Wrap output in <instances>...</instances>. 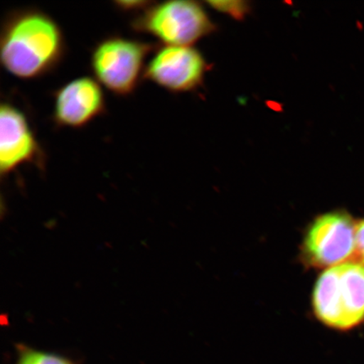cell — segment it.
I'll return each mask as SVG.
<instances>
[{
  "label": "cell",
  "instance_id": "6da1fadb",
  "mask_svg": "<svg viewBox=\"0 0 364 364\" xmlns=\"http://www.w3.org/2000/svg\"><path fill=\"white\" fill-rule=\"evenodd\" d=\"M67 53L65 33L48 14L35 7L16 9L0 31V63L18 79L42 78L61 65Z\"/></svg>",
  "mask_w": 364,
  "mask_h": 364
},
{
  "label": "cell",
  "instance_id": "7a4b0ae2",
  "mask_svg": "<svg viewBox=\"0 0 364 364\" xmlns=\"http://www.w3.org/2000/svg\"><path fill=\"white\" fill-rule=\"evenodd\" d=\"M313 307L318 320L340 331L364 321V267L346 262L328 268L317 281Z\"/></svg>",
  "mask_w": 364,
  "mask_h": 364
},
{
  "label": "cell",
  "instance_id": "3957f363",
  "mask_svg": "<svg viewBox=\"0 0 364 364\" xmlns=\"http://www.w3.org/2000/svg\"><path fill=\"white\" fill-rule=\"evenodd\" d=\"M157 47L119 35L107 36L90 53V70L102 87L117 97H129L144 80L147 60Z\"/></svg>",
  "mask_w": 364,
  "mask_h": 364
},
{
  "label": "cell",
  "instance_id": "277c9868",
  "mask_svg": "<svg viewBox=\"0 0 364 364\" xmlns=\"http://www.w3.org/2000/svg\"><path fill=\"white\" fill-rule=\"evenodd\" d=\"M130 26L134 33L151 36L164 46H192L213 30L204 8L190 0L153 1L136 14Z\"/></svg>",
  "mask_w": 364,
  "mask_h": 364
},
{
  "label": "cell",
  "instance_id": "5b68a950",
  "mask_svg": "<svg viewBox=\"0 0 364 364\" xmlns=\"http://www.w3.org/2000/svg\"><path fill=\"white\" fill-rule=\"evenodd\" d=\"M356 230L351 216L332 212L312 223L304 241V257L316 267H332L355 256Z\"/></svg>",
  "mask_w": 364,
  "mask_h": 364
},
{
  "label": "cell",
  "instance_id": "8992f818",
  "mask_svg": "<svg viewBox=\"0 0 364 364\" xmlns=\"http://www.w3.org/2000/svg\"><path fill=\"white\" fill-rule=\"evenodd\" d=\"M47 154L24 111L11 102L0 105V173L2 177L24 165L43 171Z\"/></svg>",
  "mask_w": 364,
  "mask_h": 364
},
{
  "label": "cell",
  "instance_id": "52a82bcc",
  "mask_svg": "<svg viewBox=\"0 0 364 364\" xmlns=\"http://www.w3.org/2000/svg\"><path fill=\"white\" fill-rule=\"evenodd\" d=\"M206 70L202 53L192 46L158 45L148 60L144 80L171 92H188L202 83Z\"/></svg>",
  "mask_w": 364,
  "mask_h": 364
},
{
  "label": "cell",
  "instance_id": "ba28073f",
  "mask_svg": "<svg viewBox=\"0 0 364 364\" xmlns=\"http://www.w3.org/2000/svg\"><path fill=\"white\" fill-rule=\"evenodd\" d=\"M106 113L103 87L94 77H78L53 92L52 119L58 127L83 129Z\"/></svg>",
  "mask_w": 364,
  "mask_h": 364
},
{
  "label": "cell",
  "instance_id": "9c48e42d",
  "mask_svg": "<svg viewBox=\"0 0 364 364\" xmlns=\"http://www.w3.org/2000/svg\"><path fill=\"white\" fill-rule=\"evenodd\" d=\"M17 364H72L58 355L38 351L29 348H20Z\"/></svg>",
  "mask_w": 364,
  "mask_h": 364
},
{
  "label": "cell",
  "instance_id": "30bf717a",
  "mask_svg": "<svg viewBox=\"0 0 364 364\" xmlns=\"http://www.w3.org/2000/svg\"><path fill=\"white\" fill-rule=\"evenodd\" d=\"M215 10L226 14L236 20H242L250 11L248 2L230 0V1H210L208 2Z\"/></svg>",
  "mask_w": 364,
  "mask_h": 364
},
{
  "label": "cell",
  "instance_id": "8fae6325",
  "mask_svg": "<svg viewBox=\"0 0 364 364\" xmlns=\"http://www.w3.org/2000/svg\"><path fill=\"white\" fill-rule=\"evenodd\" d=\"M152 3L153 1H139V0H136V1H115L113 2V4L120 11L134 12L136 15V14L145 10Z\"/></svg>",
  "mask_w": 364,
  "mask_h": 364
},
{
  "label": "cell",
  "instance_id": "7c38bea8",
  "mask_svg": "<svg viewBox=\"0 0 364 364\" xmlns=\"http://www.w3.org/2000/svg\"><path fill=\"white\" fill-rule=\"evenodd\" d=\"M357 260L364 267V220L357 224L356 230V252Z\"/></svg>",
  "mask_w": 364,
  "mask_h": 364
}]
</instances>
